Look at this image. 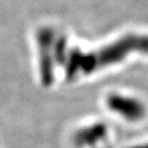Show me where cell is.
<instances>
[{
	"mask_svg": "<svg viewBox=\"0 0 148 148\" xmlns=\"http://www.w3.org/2000/svg\"><path fill=\"white\" fill-rule=\"evenodd\" d=\"M134 52L148 54V35H126L90 53H82L78 48L68 49L64 64L66 77L73 80L79 74H91L98 69L120 63Z\"/></svg>",
	"mask_w": 148,
	"mask_h": 148,
	"instance_id": "1",
	"label": "cell"
},
{
	"mask_svg": "<svg viewBox=\"0 0 148 148\" xmlns=\"http://www.w3.org/2000/svg\"><path fill=\"white\" fill-rule=\"evenodd\" d=\"M40 74L43 86H51L54 81V60H55V34L51 27H41L37 33Z\"/></svg>",
	"mask_w": 148,
	"mask_h": 148,
	"instance_id": "2",
	"label": "cell"
},
{
	"mask_svg": "<svg viewBox=\"0 0 148 148\" xmlns=\"http://www.w3.org/2000/svg\"><path fill=\"white\" fill-rule=\"evenodd\" d=\"M108 106L113 112L128 121H138L145 115V106L136 99L120 95H112L106 100Z\"/></svg>",
	"mask_w": 148,
	"mask_h": 148,
	"instance_id": "3",
	"label": "cell"
},
{
	"mask_svg": "<svg viewBox=\"0 0 148 148\" xmlns=\"http://www.w3.org/2000/svg\"><path fill=\"white\" fill-rule=\"evenodd\" d=\"M106 133V127L101 124L86 127L84 130L77 132L76 136H75V143L78 146H84V145L95 143V142L100 140L101 138L104 137Z\"/></svg>",
	"mask_w": 148,
	"mask_h": 148,
	"instance_id": "4",
	"label": "cell"
},
{
	"mask_svg": "<svg viewBox=\"0 0 148 148\" xmlns=\"http://www.w3.org/2000/svg\"><path fill=\"white\" fill-rule=\"evenodd\" d=\"M133 148H148V144H145V145H142V146H136V147Z\"/></svg>",
	"mask_w": 148,
	"mask_h": 148,
	"instance_id": "5",
	"label": "cell"
}]
</instances>
